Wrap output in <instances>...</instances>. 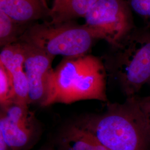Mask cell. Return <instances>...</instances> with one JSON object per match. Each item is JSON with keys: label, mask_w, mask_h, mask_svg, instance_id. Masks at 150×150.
<instances>
[{"label": "cell", "mask_w": 150, "mask_h": 150, "mask_svg": "<svg viewBox=\"0 0 150 150\" xmlns=\"http://www.w3.org/2000/svg\"><path fill=\"white\" fill-rule=\"evenodd\" d=\"M107 75L103 61L94 56L64 57L50 76L45 107L85 100L107 101Z\"/></svg>", "instance_id": "1"}, {"label": "cell", "mask_w": 150, "mask_h": 150, "mask_svg": "<svg viewBox=\"0 0 150 150\" xmlns=\"http://www.w3.org/2000/svg\"><path fill=\"white\" fill-rule=\"evenodd\" d=\"M75 124L110 150H147L150 142L133 97L123 103H108L104 112L88 115Z\"/></svg>", "instance_id": "2"}, {"label": "cell", "mask_w": 150, "mask_h": 150, "mask_svg": "<svg viewBox=\"0 0 150 150\" xmlns=\"http://www.w3.org/2000/svg\"><path fill=\"white\" fill-rule=\"evenodd\" d=\"M112 49L103 62L107 75L127 98L135 96L150 81V33L133 30Z\"/></svg>", "instance_id": "3"}, {"label": "cell", "mask_w": 150, "mask_h": 150, "mask_svg": "<svg viewBox=\"0 0 150 150\" xmlns=\"http://www.w3.org/2000/svg\"><path fill=\"white\" fill-rule=\"evenodd\" d=\"M97 39L95 32L85 24L48 22L28 27L18 41L31 44L54 57H70L87 54Z\"/></svg>", "instance_id": "4"}, {"label": "cell", "mask_w": 150, "mask_h": 150, "mask_svg": "<svg viewBox=\"0 0 150 150\" xmlns=\"http://www.w3.org/2000/svg\"><path fill=\"white\" fill-rule=\"evenodd\" d=\"M131 10L126 0H98L85 16V25L113 46L134 30Z\"/></svg>", "instance_id": "5"}, {"label": "cell", "mask_w": 150, "mask_h": 150, "mask_svg": "<svg viewBox=\"0 0 150 150\" xmlns=\"http://www.w3.org/2000/svg\"><path fill=\"white\" fill-rule=\"evenodd\" d=\"M0 135L11 150L30 148L38 136V128L28 105L13 101L1 106Z\"/></svg>", "instance_id": "6"}, {"label": "cell", "mask_w": 150, "mask_h": 150, "mask_svg": "<svg viewBox=\"0 0 150 150\" xmlns=\"http://www.w3.org/2000/svg\"><path fill=\"white\" fill-rule=\"evenodd\" d=\"M22 43L25 54L23 69L28 85V103L45 107L49 91V81L53 71L54 56L31 44Z\"/></svg>", "instance_id": "7"}, {"label": "cell", "mask_w": 150, "mask_h": 150, "mask_svg": "<svg viewBox=\"0 0 150 150\" xmlns=\"http://www.w3.org/2000/svg\"><path fill=\"white\" fill-rule=\"evenodd\" d=\"M56 150H110L76 124L67 126L56 139Z\"/></svg>", "instance_id": "8"}, {"label": "cell", "mask_w": 150, "mask_h": 150, "mask_svg": "<svg viewBox=\"0 0 150 150\" xmlns=\"http://www.w3.org/2000/svg\"><path fill=\"white\" fill-rule=\"evenodd\" d=\"M49 10L41 0H0V10L20 25L42 17Z\"/></svg>", "instance_id": "9"}, {"label": "cell", "mask_w": 150, "mask_h": 150, "mask_svg": "<svg viewBox=\"0 0 150 150\" xmlns=\"http://www.w3.org/2000/svg\"><path fill=\"white\" fill-rule=\"evenodd\" d=\"M24 50L18 41L2 47L0 54V63L3 64L12 77L14 88L21 90L28 86L24 71Z\"/></svg>", "instance_id": "10"}, {"label": "cell", "mask_w": 150, "mask_h": 150, "mask_svg": "<svg viewBox=\"0 0 150 150\" xmlns=\"http://www.w3.org/2000/svg\"><path fill=\"white\" fill-rule=\"evenodd\" d=\"M98 0H54L47 15L52 24L67 23L77 18L85 17Z\"/></svg>", "instance_id": "11"}, {"label": "cell", "mask_w": 150, "mask_h": 150, "mask_svg": "<svg viewBox=\"0 0 150 150\" xmlns=\"http://www.w3.org/2000/svg\"><path fill=\"white\" fill-rule=\"evenodd\" d=\"M17 25H20L0 10V45L2 48L17 42L22 33L19 32Z\"/></svg>", "instance_id": "12"}, {"label": "cell", "mask_w": 150, "mask_h": 150, "mask_svg": "<svg viewBox=\"0 0 150 150\" xmlns=\"http://www.w3.org/2000/svg\"><path fill=\"white\" fill-rule=\"evenodd\" d=\"M15 93L12 77L0 63V105L4 106L15 101Z\"/></svg>", "instance_id": "13"}, {"label": "cell", "mask_w": 150, "mask_h": 150, "mask_svg": "<svg viewBox=\"0 0 150 150\" xmlns=\"http://www.w3.org/2000/svg\"><path fill=\"white\" fill-rule=\"evenodd\" d=\"M133 98L150 139V96L139 98L136 96Z\"/></svg>", "instance_id": "14"}, {"label": "cell", "mask_w": 150, "mask_h": 150, "mask_svg": "<svg viewBox=\"0 0 150 150\" xmlns=\"http://www.w3.org/2000/svg\"><path fill=\"white\" fill-rule=\"evenodd\" d=\"M132 10L146 18L150 19V0H126Z\"/></svg>", "instance_id": "15"}, {"label": "cell", "mask_w": 150, "mask_h": 150, "mask_svg": "<svg viewBox=\"0 0 150 150\" xmlns=\"http://www.w3.org/2000/svg\"><path fill=\"white\" fill-rule=\"evenodd\" d=\"M41 1H42V2L43 3L44 6H45L47 9L49 10L50 8H48V7H47V0H41Z\"/></svg>", "instance_id": "16"}, {"label": "cell", "mask_w": 150, "mask_h": 150, "mask_svg": "<svg viewBox=\"0 0 150 150\" xmlns=\"http://www.w3.org/2000/svg\"><path fill=\"white\" fill-rule=\"evenodd\" d=\"M38 150H56L54 148H45Z\"/></svg>", "instance_id": "17"}, {"label": "cell", "mask_w": 150, "mask_h": 150, "mask_svg": "<svg viewBox=\"0 0 150 150\" xmlns=\"http://www.w3.org/2000/svg\"></svg>", "instance_id": "18"}]
</instances>
